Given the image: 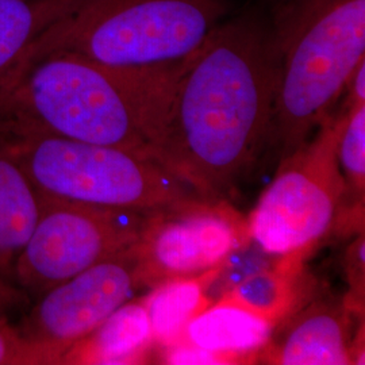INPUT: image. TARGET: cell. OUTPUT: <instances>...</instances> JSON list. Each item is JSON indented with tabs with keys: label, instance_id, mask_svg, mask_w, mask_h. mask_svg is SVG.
<instances>
[{
	"label": "cell",
	"instance_id": "cell-1",
	"mask_svg": "<svg viewBox=\"0 0 365 365\" xmlns=\"http://www.w3.org/2000/svg\"><path fill=\"white\" fill-rule=\"evenodd\" d=\"M277 75L274 34L222 22L180 68L157 161L202 199H230L268 148Z\"/></svg>",
	"mask_w": 365,
	"mask_h": 365
},
{
	"label": "cell",
	"instance_id": "cell-2",
	"mask_svg": "<svg viewBox=\"0 0 365 365\" xmlns=\"http://www.w3.org/2000/svg\"><path fill=\"white\" fill-rule=\"evenodd\" d=\"M182 64L131 69L76 53H52L0 88V115L156 160Z\"/></svg>",
	"mask_w": 365,
	"mask_h": 365
},
{
	"label": "cell",
	"instance_id": "cell-3",
	"mask_svg": "<svg viewBox=\"0 0 365 365\" xmlns=\"http://www.w3.org/2000/svg\"><path fill=\"white\" fill-rule=\"evenodd\" d=\"M283 11L268 140L279 163L313 137L365 60V0H292Z\"/></svg>",
	"mask_w": 365,
	"mask_h": 365
},
{
	"label": "cell",
	"instance_id": "cell-4",
	"mask_svg": "<svg viewBox=\"0 0 365 365\" xmlns=\"http://www.w3.org/2000/svg\"><path fill=\"white\" fill-rule=\"evenodd\" d=\"M226 14L225 0H72L29 46L6 84L52 53H76L117 68L179 66L199 51Z\"/></svg>",
	"mask_w": 365,
	"mask_h": 365
},
{
	"label": "cell",
	"instance_id": "cell-5",
	"mask_svg": "<svg viewBox=\"0 0 365 365\" xmlns=\"http://www.w3.org/2000/svg\"><path fill=\"white\" fill-rule=\"evenodd\" d=\"M0 120L29 179L43 195L141 212L202 199L150 157L56 135L14 118L0 115Z\"/></svg>",
	"mask_w": 365,
	"mask_h": 365
},
{
	"label": "cell",
	"instance_id": "cell-6",
	"mask_svg": "<svg viewBox=\"0 0 365 365\" xmlns=\"http://www.w3.org/2000/svg\"><path fill=\"white\" fill-rule=\"evenodd\" d=\"M342 111L331 113L313 137L279 163L248 220L250 241L265 253L307 252L339 220L345 184L337 161Z\"/></svg>",
	"mask_w": 365,
	"mask_h": 365
},
{
	"label": "cell",
	"instance_id": "cell-7",
	"mask_svg": "<svg viewBox=\"0 0 365 365\" xmlns=\"http://www.w3.org/2000/svg\"><path fill=\"white\" fill-rule=\"evenodd\" d=\"M150 214L39 192L38 220L11 271L22 287L41 295L137 244Z\"/></svg>",
	"mask_w": 365,
	"mask_h": 365
},
{
	"label": "cell",
	"instance_id": "cell-8",
	"mask_svg": "<svg viewBox=\"0 0 365 365\" xmlns=\"http://www.w3.org/2000/svg\"><path fill=\"white\" fill-rule=\"evenodd\" d=\"M250 241L248 221L226 200L194 199L155 211L137 242L141 286L220 268Z\"/></svg>",
	"mask_w": 365,
	"mask_h": 365
},
{
	"label": "cell",
	"instance_id": "cell-9",
	"mask_svg": "<svg viewBox=\"0 0 365 365\" xmlns=\"http://www.w3.org/2000/svg\"><path fill=\"white\" fill-rule=\"evenodd\" d=\"M140 286L134 244L41 294L22 334L63 364L64 354L130 300Z\"/></svg>",
	"mask_w": 365,
	"mask_h": 365
},
{
	"label": "cell",
	"instance_id": "cell-10",
	"mask_svg": "<svg viewBox=\"0 0 365 365\" xmlns=\"http://www.w3.org/2000/svg\"><path fill=\"white\" fill-rule=\"evenodd\" d=\"M351 313L348 303H315L289 322L267 359L282 365L359 364Z\"/></svg>",
	"mask_w": 365,
	"mask_h": 365
},
{
	"label": "cell",
	"instance_id": "cell-11",
	"mask_svg": "<svg viewBox=\"0 0 365 365\" xmlns=\"http://www.w3.org/2000/svg\"><path fill=\"white\" fill-rule=\"evenodd\" d=\"M39 215V192L0 120V274L13 269Z\"/></svg>",
	"mask_w": 365,
	"mask_h": 365
},
{
	"label": "cell",
	"instance_id": "cell-12",
	"mask_svg": "<svg viewBox=\"0 0 365 365\" xmlns=\"http://www.w3.org/2000/svg\"><path fill=\"white\" fill-rule=\"evenodd\" d=\"M155 344L141 299L128 300L63 357V364L143 363Z\"/></svg>",
	"mask_w": 365,
	"mask_h": 365
},
{
	"label": "cell",
	"instance_id": "cell-13",
	"mask_svg": "<svg viewBox=\"0 0 365 365\" xmlns=\"http://www.w3.org/2000/svg\"><path fill=\"white\" fill-rule=\"evenodd\" d=\"M274 327L262 317L218 300L187 325L182 339L233 363L244 354L265 348L272 339Z\"/></svg>",
	"mask_w": 365,
	"mask_h": 365
},
{
	"label": "cell",
	"instance_id": "cell-14",
	"mask_svg": "<svg viewBox=\"0 0 365 365\" xmlns=\"http://www.w3.org/2000/svg\"><path fill=\"white\" fill-rule=\"evenodd\" d=\"M220 274L221 267L197 276L164 280L150 287L141 302L155 344L167 348L182 339L187 325L211 304L207 289Z\"/></svg>",
	"mask_w": 365,
	"mask_h": 365
},
{
	"label": "cell",
	"instance_id": "cell-15",
	"mask_svg": "<svg viewBox=\"0 0 365 365\" xmlns=\"http://www.w3.org/2000/svg\"><path fill=\"white\" fill-rule=\"evenodd\" d=\"M304 256L306 252L280 256L282 260L274 265L245 274L218 300L245 309L277 325L295 309Z\"/></svg>",
	"mask_w": 365,
	"mask_h": 365
},
{
	"label": "cell",
	"instance_id": "cell-16",
	"mask_svg": "<svg viewBox=\"0 0 365 365\" xmlns=\"http://www.w3.org/2000/svg\"><path fill=\"white\" fill-rule=\"evenodd\" d=\"M72 0H0V88L29 46L66 13Z\"/></svg>",
	"mask_w": 365,
	"mask_h": 365
},
{
	"label": "cell",
	"instance_id": "cell-17",
	"mask_svg": "<svg viewBox=\"0 0 365 365\" xmlns=\"http://www.w3.org/2000/svg\"><path fill=\"white\" fill-rule=\"evenodd\" d=\"M342 118L337 138V161L345 184V202L353 197L356 205L364 203L365 102L341 107Z\"/></svg>",
	"mask_w": 365,
	"mask_h": 365
},
{
	"label": "cell",
	"instance_id": "cell-18",
	"mask_svg": "<svg viewBox=\"0 0 365 365\" xmlns=\"http://www.w3.org/2000/svg\"><path fill=\"white\" fill-rule=\"evenodd\" d=\"M56 364L52 356L0 318V365Z\"/></svg>",
	"mask_w": 365,
	"mask_h": 365
},
{
	"label": "cell",
	"instance_id": "cell-19",
	"mask_svg": "<svg viewBox=\"0 0 365 365\" xmlns=\"http://www.w3.org/2000/svg\"><path fill=\"white\" fill-rule=\"evenodd\" d=\"M163 360L167 364H229L227 357L202 349L194 344L180 339L179 342L164 348Z\"/></svg>",
	"mask_w": 365,
	"mask_h": 365
},
{
	"label": "cell",
	"instance_id": "cell-20",
	"mask_svg": "<svg viewBox=\"0 0 365 365\" xmlns=\"http://www.w3.org/2000/svg\"><path fill=\"white\" fill-rule=\"evenodd\" d=\"M364 235H361L353 241L352 245L346 250V274L352 294H354L352 303H356V306L363 304L364 299Z\"/></svg>",
	"mask_w": 365,
	"mask_h": 365
},
{
	"label": "cell",
	"instance_id": "cell-21",
	"mask_svg": "<svg viewBox=\"0 0 365 365\" xmlns=\"http://www.w3.org/2000/svg\"><path fill=\"white\" fill-rule=\"evenodd\" d=\"M345 91H348V103L365 102V60L354 69Z\"/></svg>",
	"mask_w": 365,
	"mask_h": 365
},
{
	"label": "cell",
	"instance_id": "cell-22",
	"mask_svg": "<svg viewBox=\"0 0 365 365\" xmlns=\"http://www.w3.org/2000/svg\"><path fill=\"white\" fill-rule=\"evenodd\" d=\"M288 1H292V0H288Z\"/></svg>",
	"mask_w": 365,
	"mask_h": 365
}]
</instances>
